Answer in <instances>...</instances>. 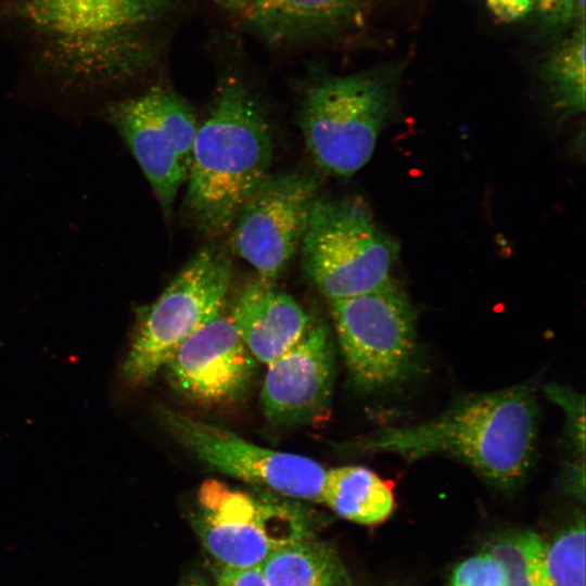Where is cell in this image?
Returning a JSON list of instances; mask_svg holds the SVG:
<instances>
[{"mask_svg":"<svg viewBox=\"0 0 586 586\" xmlns=\"http://www.w3.org/2000/svg\"><path fill=\"white\" fill-rule=\"evenodd\" d=\"M180 0H0L28 66L58 92L107 95L160 62Z\"/></svg>","mask_w":586,"mask_h":586,"instance_id":"cell-1","label":"cell"},{"mask_svg":"<svg viewBox=\"0 0 586 586\" xmlns=\"http://www.w3.org/2000/svg\"><path fill=\"white\" fill-rule=\"evenodd\" d=\"M209 111L198 127L184 208L195 227L216 237L270 174L273 145L265 107L239 59L219 62Z\"/></svg>","mask_w":586,"mask_h":586,"instance_id":"cell-2","label":"cell"},{"mask_svg":"<svg viewBox=\"0 0 586 586\" xmlns=\"http://www.w3.org/2000/svg\"><path fill=\"white\" fill-rule=\"evenodd\" d=\"M538 429L535 388L518 384L457 400L440 416L384 426L359 444L417 460L440 454L470 466L499 488L517 487L533 461Z\"/></svg>","mask_w":586,"mask_h":586,"instance_id":"cell-3","label":"cell"},{"mask_svg":"<svg viewBox=\"0 0 586 586\" xmlns=\"http://www.w3.org/2000/svg\"><path fill=\"white\" fill-rule=\"evenodd\" d=\"M402 63L349 74L315 66L301 88L298 123L306 148L324 171L347 177L372 156L397 107Z\"/></svg>","mask_w":586,"mask_h":586,"instance_id":"cell-4","label":"cell"},{"mask_svg":"<svg viewBox=\"0 0 586 586\" xmlns=\"http://www.w3.org/2000/svg\"><path fill=\"white\" fill-rule=\"evenodd\" d=\"M191 523L218 566H260L279 549L315 535L308 510L270 491L233 488L216 480L198 492Z\"/></svg>","mask_w":586,"mask_h":586,"instance_id":"cell-5","label":"cell"},{"mask_svg":"<svg viewBox=\"0 0 586 586\" xmlns=\"http://www.w3.org/2000/svg\"><path fill=\"white\" fill-rule=\"evenodd\" d=\"M300 247L306 277L328 301L382 288L398 253L362 203L343 199L315 200Z\"/></svg>","mask_w":586,"mask_h":586,"instance_id":"cell-6","label":"cell"},{"mask_svg":"<svg viewBox=\"0 0 586 586\" xmlns=\"http://www.w3.org/2000/svg\"><path fill=\"white\" fill-rule=\"evenodd\" d=\"M230 280L227 256L214 246H205L151 305L138 311L132 342L122 366L128 385L148 383L181 343L221 311Z\"/></svg>","mask_w":586,"mask_h":586,"instance_id":"cell-7","label":"cell"},{"mask_svg":"<svg viewBox=\"0 0 586 586\" xmlns=\"http://www.w3.org/2000/svg\"><path fill=\"white\" fill-rule=\"evenodd\" d=\"M329 304L343 358L357 387L381 390L410 374L416 355L415 313L394 279L375 291L330 300Z\"/></svg>","mask_w":586,"mask_h":586,"instance_id":"cell-8","label":"cell"},{"mask_svg":"<svg viewBox=\"0 0 586 586\" xmlns=\"http://www.w3.org/2000/svg\"><path fill=\"white\" fill-rule=\"evenodd\" d=\"M103 113L136 158L163 211L170 213L191 165L199 127L193 107L171 87L156 82L110 100Z\"/></svg>","mask_w":586,"mask_h":586,"instance_id":"cell-9","label":"cell"},{"mask_svg":"<svg viewBox=\"0 0 586 586\" xmlns=\"http://www.w3.org/2000/svg\"><path fill=\"white\" fill-rule=\"evenodd\" d=\"M155 416L179 445L209 468L294 500L322 501L327 470L314 459L258 446L173 409L160 407Z\"/></svg>","mask_w":586,"mask_h":586,"instance_id":"cell-10","label":"cell"},{"mask_svg":"<svg viewBox=\"0 0 586 586\" xmlns=\"http://www.w3.org/2000/svg\"><path fill=\"white\" fill-rule=\"evenodd\" d=\"M317 189L308 175L269 174L242 206L231 244L259 278H278L301 246Z\"/></svg>","mask_w":586,"mask_h":586,"instance_id":"cell-11","label":"cell"},{"mask_svg":"<svg viewBox=\"0 0 586 586\" xmlns=\"http://www.w3.org/2000/svg\"><path fill=\"white\" fill-rule=\"evenodd\" d=\"M231 315L219 311L174 352L165 366L174 388L202 405L239 398L256 370Z\"/></svg>","mask_w":586,"mask_h":586,"instance_id":"cell-12","label":"cell"},{"mask_svg":"<svg viewBox=\"0 0 586 586\" xmlns=\"http://www.w3.org/2000/svg\"><path fill=\"white\" fill-rule=\"evenodd\" d=\"M333 351L328 328L311 319L301 339L267 365L260 402L266 418L278 425L311 422L329 408Z\"/></svg>","mask_w":586,"mask_h":586,"instance_id":"cell-13","label":"cell"},{"mask_svg":"<svg viewBox=\"0 0 586 586\" xmlns=\"http://www.w3.org/2000/svg\"><path fill=\"white\" fill-rule=\"evenodd\" d=\"M265 43L296 48L344 39L364 23V0H207Z\"/></svg>","mask_w":586,"mask_h":586,"instance_id":"cell-14","label":"cell"},{"mask_svg":"<svg viewBox=\"0 0 586 586\" xmlns=\"http://www.w3.org/2000/svg\"><path fill=\"white\" fill-rule=\"evenodd\" d=\"M231 317L250 353L265 365L291 348L313 319L293 296L262 278L244 288Z\"/></svg>","mask_w":586,"mask_h":586,"instance_id":"cell-15","label":"cell"},{"mask_svg":"<svg viewBox=\"0 0 586 586\" xmlns=\"http://www.w3.org/2000/svg\"><path fill=\"white\" fill-rule=\"evenodd\" d=\"M321 502L340 517L365 525L385 521L395 507L392 486L361 466L327 470Z\"/></svg>","mask_w":586,"mask_h":586,"instance_id":"cell-16","label":"cell"},{"mask_svg":"<svg viewBox=\"0 0 586 586\" xmlns=\"http://www.w3.org/2000/svg\"><path fill=\"white\" fill-rule=\"evenodd\" d=\"M260 566L268 586H353L336 550L315 535L279 549Z\"/></svg>","mask_w":586,"mask_h":586,"instance_id":"cell-17","label":"cell"},{"mask_svg":"<svg viewBox=\"0 0 586 586\" xmlns=\"http://www.w3.org/2000/svg\"><path fill=\"white\" fill-rule=\"evenodd\" d=\"M540 78L552 110L563 118L585 110V23L574 25L544 60Z\"/></svg>","mask_w":586,"mask_h":586,"instance_id":"cell-18","label":"cell"},{"mask_svg":"<svg viewBox=\"0 0 586 586\" xmlns=\"http://www.w3.org/2000/svg\"><path fill=\"white\" fill-rule=\"evenodd\" d=\"M546 543L531 531L506 535L489 549L506 564L508 586H555L545 559Z\"/></svg>","mask_w":586,"mask_h":586,"instance_id":"cell-19","label":"cell"},{"mask_svg":"<svg viewBox=\"0 0 586 586\" xmlns=\"http://www.w3.org/2000/svg\"><path fill=\"white\" fill-rule=\"evenodd\" d=\"M585 539L582 517L546 544V566L555 586H585Z\"/></svg>","mask_w":586,"mask_h":586,"instance_id":"cell-20","label":"cell"},{"mask_svg":"<svg viewBox=\"0 0 586 586\" xmlns=\"http://www.w3.org/2000/svg\"><path fill=\"white\" fill-rule=\"evenodd\" d=\"M509 574L502 560L492 551L475 555L459 563L450 586H508Z\"/></svg>","mask_w":586,"mask_h":586,"instance_id":"cell-21","label":"cell"},{"mask_svg":"<svg viewBox=\"0 0 586 586\" xmlns=\"http://www.w3.org/2000/svg\"><path fill=\"white\" fill-rule=\"evenodd\" d=\"M546 35H561L578 23L576 0H531Z\"/></svg>","mask_w":586,"mask_h":586,"instance_id":"cell-22","label":"cell"},{"mask_svg":"<svg viewBox=\"0 0 586 586\" xmlns=\"http://www.w3.org/2000/svg\"><path fill=\"white\" fill-rule=\"evenodd\" d=\"M546 393L550 399L564 408L569 418L573 440L577 448L579 447V451L583 453L585 441L584 397L573 391L556 385L547 386Z\"/></svg>","mask_w":586,"mask_h":586,"instance_id":"cell-23","label":"cell"},{"mask_svg":"<svg viewBox=\"0 0 586 586\" xmlns=\"http://www.w3.org/2000/svg\"><path fill=\"white\" fill-rule=\"evenodd\" d=\"M216 586H268L262 566L225 568L216 571Z\"/></svg>","mask_w":586,"mask_h":586,"instance_id":"cell-24","label":"cell"},{"mask_svg":"<svg viewBox=\"0 0 586 586\" xmlns=\"http://www.w3.org/2000/svg\"><path fill=\"white\" fill-rule=\"evenodd\" d=\"M492 12L499 18L511 22L532 12L531 0H487Z\"/></svg>","mask_w":586,"mask_h":586,"instance_id":"cell-25","label":"cell"},{"mask_svg":"<svg viewBox=\"0 0 586 586\" xmlns=\"http://www.w3.org/2000/svg\"><path fill=\"white\" fill-rule=\"evenodd\" d=\"M179 586H209V584L200 572H191L182 578Z\"/></svg>","mask_w":586,"mask_h":586,"instance_id":"cell-26","label":"cell"}]
</instances>
